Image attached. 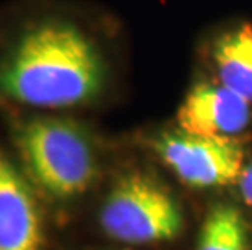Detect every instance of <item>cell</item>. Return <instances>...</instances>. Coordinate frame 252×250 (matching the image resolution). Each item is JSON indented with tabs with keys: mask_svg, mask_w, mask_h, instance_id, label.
Listing matches in <instances>:
<instances>
[{
	"mask_svg": "<svg viewBox=\"0 0 252 250\" xmlns=\"http://www.w3.org/2000/svg\"><path fill=\"white\" fill-rule=\"evenodd\" d=\"M99 49L68 21H41L23 31L0 58V98L39 109L88 104L103 93Z\"/></svg>",
	"mask_w": 252,
	"mask_h": 250,
	"instance_id": "cell-1",
	"label": "cell"
},
{
	"mask_svg": "<svg viewBox=\"0 0 252 250\" xmlns=\"http://www.w3.org/2000/svg\"><path fill=\"white\" fill-rule=\"evenodd\" d=\"M26 175L54 198L87 192L98 172L88 134L77 122L62 117H34L13 132Z\"/></svg>",
	"mask_w": 252,
	"mask_h": 250,
	"instance_id": "cell-2",
	"label": "cell"
},
{
	"mask_svg": "<svg viewBox=\"0 0 252 250\" xmlns=\"http://www.w3.org/2000/svg\"><path fill=\"white\" fill-rule=\"evenodd\" d=\"M104 232L127 244L171 241L182 229L178 203L155 180L142 174L122 177L99 213Z\"/></svg>",
	"mask_w": 252,
	"mask_h": 250,
	"instance_id": "cell-3",
	"label": "cell"
},
{
	"mask_svg": "<svg viewBox=\"0 0 252 250\" xmlns=\"http://www.w3.org/2000/svg\"><path fill=\"white\" fill-rule=\"evenodd\" d=\"M155 148L182 182L197 189L239 182L246 167L243 146L231 137H205L181 130L161 135Z\"/></svg>",
	"mask_w": 252,
	"mask_h": 250,
	"instance_id": "cell-4",
	"label": "cell"
},
{
	"mask_svg": "<svg viewBox=\"0 0 252 250\" xmlns=\"http://www.w3.org/2000/svg\"><path fill=\"white\" fill-rule=\"evenodd\" d=\"M44 231L28 177L0 150V250H42Z\"/></svg>",
	"mask_w": 252,
	"mask_h": 250,
	"instance_id": "cell-5",
	"label": "cell"
},
{
	"mask_svg": "<svg viewBox=\"0 0 252 250\" xmlns=\"http://www.w3.org/2000/svg\"><path fill=\"white\" fill-rule=\"evenodd\" d=\"M252 103L221 83H198L178 112L181 130L205 137H234L252 117Z\"/></svg>",
	"mask_w": 252,
	"mask_h": 250,
	"instance_id": "cell-6",
	"label": "cell"
},
{
	"mask_svg": "<svg viewBox=\"0 0 252 250\" xmlns=\"http://www.w3.org/2000/svg\"><path fill=\"white\" fill-rule=\"evenodd\" d=\"M213 58L218 82L252 103V26L224 33L217 41Z\"/></svg>",
	"mask_w": 252,
	"mask_h": 250,
	"instance_id": "cell-7",
	"label": "cell"
},
{
	"mask_svg": "<svg viewBox=\"0 0 252 250\" xmlns=\"http://www.w3.org/2000/svg\"><path fill=\"white\" fill-rule=\"evenodd\" d=\"M197 250H249L248 226L231 205L213 206L205 218Z\"/></svg>",
	"mask_w": 252,
	"mask_h": 250,
	"instance_id": "cell-8",
	"label": "cell"
},
{
	"mask_svg": "<svg viewBox=\"0 0 252 250\" xmlns=\"http://www.w3.org/2000/svg\"><path fill=\"white\" fill-rule=\"evenodd\" d=\"M239 187H241V194H243L244 201L252 208V163L249 166H246L243 174H241Z\"/></svg>",
	"mask_w": 252,
	"mask_h": 250,
	"instance_id": "cell-9",
	"label": "cell"
}]
</instances>
